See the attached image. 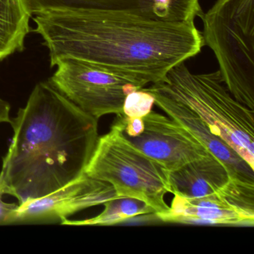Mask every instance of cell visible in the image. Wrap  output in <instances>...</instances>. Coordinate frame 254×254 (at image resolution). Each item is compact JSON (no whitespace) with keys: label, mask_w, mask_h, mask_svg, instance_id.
Instances as JSON below:
<instances>
[{"label":"cell","mask_w":254,"mask_h":254,"mask_svg":"<svg viewBox=\"0 0 254 254\" xmlns=\"http://www.w3.org/2000/svg\"><path fill=\"white\" fill-rule=\"evenodd\" d=\"M32 18L51 67L60 59L73 58L130 72L150 84L164 79L204 46L194 22L99 9L52 10Z\"/></svg>","instance_id":"1"},{"label":"cell","mask_w":254,"mask_h":254,"mask_svg":"<svg viewBox=\"0 0 254 254\" xmlns=\"http://www.w3.org/2000/svg\"><path fill=\"white\" fill-rule=\"evenodd\" d=\"M98 121L50 81L38 83L11 120L14 135L0 171V197L13 196L20 204L84 175L99 139Z\"/></svg>","instance_id":"2"},{"label":"cell","mask_w":254,"mask_h":254,"mask_svg":"<svg viewBox=\"0 0 254 254\" xmlns=\"http://www.w3.org/2000/svg\"><path fill=\"white\" fill-rule=\"evenodd\" d=\"M154 84L194 111L254 169V111L232 96L219 70L193 73L181 63Z\"/></svg>","instance_id":"3"},{"label":"cell","mask_w":254,"mask_h":254,"mask_svg":"<svg viewBox=\"0 0 254 254\" xmlns=\"http://www.w3.org/2000/svg\"><path fill=\"white\" fill-rule=\"evenodd\" d=\"M84 173L112 185L120 197L148 203L158 218L169 212L170 206L165 199L167 193H172L169 171L125 136L120 114L109 131L99 136Z\"/></svg>","instance_id":"4"},{"label":"cell","mask_w":254,"mask_h":254,"mask_svg":"<svg viewBox=\"0 0 254 254\" xmlns=\"http://www.w3.org/2000/svg\"><path fill=\"white\" fill-rule=\"evenodd\" d=\"M201 19L227 90L254 111V0H217Z\"/></svg>","instance_id":"5"},{"label":"cell","mask_w":254,"mask_h":254,"mask_svg":"<svg viewBox=\"0 0 254 254\" xmlns=\"http://www.w3.org/2000/svg\"><path fill=\"white\" fill-rule=\"evenodd\" d=\"M49 81L86 114L100 119L108 114H123L130 93L150 84L134 74L91 62L64 58Z\"/></svg>","instance_id":"6"},{"label":"cell","mask_w":254,"mask_h":254,"mask_svg":"<svg viewBox=\"0 0 254 254\" xmlns=\"http://www.w3.org/2000/svg\"><path fill=\"white\" fill-rule=\"evenodd\" d=\"M120 197L112 185L84 173L48 195L14 205L1 224L61 223L79 211Z\"/></svg>","instance_id":"7"},{"label":"cell","mask_w":254,"mask_h":254,"mask_svg":"<svg viewBox=\"0 0 254 254\" xmlns=\"http://www.w3.org/2000/svg\"><path fill=\"white\" fill-rule=\"evenodd\" d=\"M143 130L127 137L169 172L212 155L190 132L169 117L151 111L142 117Z\"/></svg>","instance_id":"8"},{"label":"cell","mask_w":254,"mask_h":254,"mask_svg":"<svg viewBox=\"0 0 254 254\" xmlns=\"http://www.w3.org/2000/svg\"><path fill=\"white\" fill-rule=\"evenodd\" d=\"M164 222L254 226V187H239L200 197L174 194Z\"/></svg>","instance_id":"9"},{"label":"cell","mask_w":254,"mask_h":254,"mask_svg":"<svg viewBox=\"0 0 254 254\" xmlns=\"http://www.w3.org/2000/svg\"><path fill=\"white\" fill-rule=\"evenodd\" d=\"M142 90L151 93L155 105L168 117L182 126L214 157L224 164L232 179L254 186V169L221 138L211 131L209 126L185 104L152 84Z\"/></svg>","instance_id":"10"},{"label":"cell","mask_w":254,"mask_h":254,"mask_svg":"<svg viewBox=\"0 0 254 254\" xmlns=\"http://www.w3.org/2000/svg\"><path fill=\"white\" fill-rule=\"evenodd\" d=\"M172 194L181 197H204L239 187H254L232 179L227 169L214 157L196 160L169 172Z\"/></svg>","instance_id":"11"},{"label":"cell","mask_w":254,"mask_h":254,"mask_svg":"<svg viewBox=\"0 0 254 254\" xmlns=\"http://www.w3.org/2000/svg\"><path fill=\"white\" fill-rule=\"evenodd\" d=\"M32 17L25 0H0V62L24 50Z\"/></svg>","instance_id":"12"},{"label":"cell","mask_w":254,"mask_h":254,"mask_svg":"<svg viewBox=\"0 0 254 254\" xmlns=\"http://www.w3.org/2000/svg\"><path fill=\"white\" fill-rule=\"evenodd\" d=\"M102 213L85 220H69L61 222L62 225L109 226L120 224L138 215L155 214L154 209L145 202L132 197H120L104 203Z\"/></svg>","instance_id":"13"},{"label":"cell","mask_w":254,"mask_h":254,"mask_svg":"<svg viewBox=\"0 0 254 254\" xmlns=\"http://www.w3.org/2000/svg\"><path fill=\"white\" fill-rule=\"evenodd\" d=\"M154 105H155L154 96L142 89L130 93L126 97L123 114L128 117L142 118L152 111Z\"/></svg>","instance_id":"14"},{"label":"cell","mask_w":254,"mask_h":254,"mask_svg":"<svg viewBox=\"0 0 254 254\" xmlns=\"http://www.w3.org/2000/svg\"><path fill=\"white\" fill-rule=\"evenodd\" d=\"M10 111H11L10 104L0 98V123L11 124V119L10 117Z\"/></svg>","instance_id":"15"},{"label":"cell","mask_w":254,"mask_h":254,"mask_svg":"<svg viewBox=\"0 0 254 254\" xmlns=\"http://www.w3.org/2000/svg\"><path fill=\"white\" fill-rule=\"evenodd\" d=\"M14 206V204H6L0 200V223L2 222L5 214Z\"/></svg>","instance_id":"16"}]
</instances>
